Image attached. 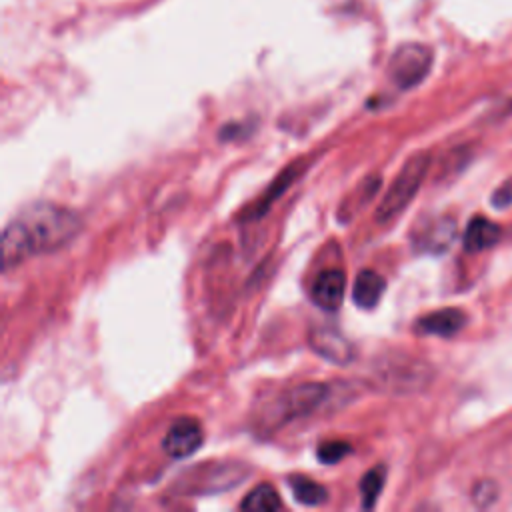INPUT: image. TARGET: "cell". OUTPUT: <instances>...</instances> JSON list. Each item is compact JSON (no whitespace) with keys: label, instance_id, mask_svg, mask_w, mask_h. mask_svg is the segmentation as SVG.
Masks as SVG:
<instances>
[{"label":"cell","instance_id":"6da1fadb","mask_svg":"<svg viewBox=\"0 0 512 512\" xmlns=\"http://www.w3.org/2000/svg\"><path fill=\"white\" fill-rule=\"evenodd\" d=\"M80 232V218L54 202H30L4 226L2 270L8 272L28 256L64 248Z\"/></svg>","mask_w":512,"mask_h":512},{"label":"cell","instance_id":"7a4b0ae2","mask_svg":"<svg viewBox=\"0 0 512 512\" xmlns=\"http://www.w3.org/2000/svg\"><path fill=\"white\" fill-rule=\"evenodd\" d=\"M428 166H430L428 152H416L404 162L402 170L398 172V176L394 178V182L390 184L382 202L376 208L374 218L378 224H386L392 218H396L400 212H404V208L416 196V192L428 172Z\"/></svg>","mask_w":512,"mask_h":512},{"label":"cell","instance_id":"3957f363","mask_svg":"<svg viewBox=\"0 0 512 512\" xmlns=\"http://www.w3.org/2000/svg\"><path fill=\"white\" fill-rule=\"evenodd\" d=\"M430 68L432 50L420 42H406L394 50L388 62V76L398 88L410 90L428 76Z\"/></svg>","mask_w":512,"mask_h":512},{"label":"cell","instance_id":"277c9868","mask_svg":"<svg viewBox=\"0 0 512 512\" xmlns=\"http://www.w3.org/2000/svg\"><path fill=\"white\" fill-rule=\"evenodd\" d=\"M328 394H330V388L326 384H318V382L300 384L296 388H290L280 398H276L274 408H270L268 422L272 426H280L294 418H302V416L314 412L316 408H320V404L326 402Z\"/></svg>","mask_w":512,"mask_h":512},{"label":"cell","instance_id":"5b68a950","mask_svg":"<svg viewBox=\"0 0 512 512\" xmlns=\"http://www.w3.org/2000/svg\"><path fill=\"white\" fill-rule=\"evenodd\" d=\"M204 442V430L194 418H178L162 438V448L172 458H186Z\"/></svg>","mask_w":512,"mask_h":512},{"label":"cell","instance_id":"8992f818","mask_svg":"<svg viewBox=\"0 0 512 512\" xmlns=\"http://www.w3.org/2000/svg\"><path fill=\"white\" fill-rule=\"evenodd\" d=\"M456 238V222L450 216H438L426 222L414 238V244L422 252L440 254L450 248Z\"/></svg>","mask_w":512,"mask_h":512},{"label":"cell","instance_id":"52a82bcc","mask_svg":"<svg viewBox=\"0 0 512 512\" xmlns=\"http://www.w3.org/2000/svg\"><path fill=\"white\" fill-rule=\"evenodd\" d=\"M346 292V276L338 268L322 270L312 284V300L324 310H338Z\"/></svg>","mask_w":512,"mask_h":512},{"label":"cell","instance_id":"ba28073f","mask_svg":"<svg viewBox=\"0 0 512 512\" xmlns=\"http://www.w3.org/2000/svg\"><path fill=\"white\" fill-rule=\"evenodd\" d=\"M310 346L334 364H348L354 358V346L332 328H316L310 334Z\"/></svg>","mask_w":512,"mask_h":512},{"label":"cell","instance_id":"9c48e42d","mask_svg":"<svg viewBox=\"0 0 512 512\" xmlns=\"http://www.w3.org/2000/svg\"><path fill=\"white\" fill-rule=\"evenodd\" d=\"M466 324V314L460 308H442L430 314H424L416 322V332L450 338L458 334Z\"/></svg>","mask_w":512,"mask_h":512},{"label":"cell","instance_id":"30bf717a","mask_svg":"<svg viewBox=\"0 0 512 512\" xmlns=\"http://www.w3.org/2000/svg\"><path fill=\"white\" fill-rule=\"evenodd\" d=\"M384 292V278L376 270H360L354 280L352 298L358 308L370 310L380 302V296Z\"/></svg>","mask_w":512,"mask_h":512},{"label":"cell","instance_id":"8fae6325","mask_svg":"<svg viewBox=\"0 0 512 512\" xmlns=\"http://www.w3.org/2000/svg\"><path fill=\"white\" fill-rule=\"evenodd\" d=\"M500 238V228L492 220L484 216H474L468 222V228L464 232V250L466 252H482L490 246H494Z\"/></svg>","mask_w":512,"mask_h":512},{"label":"cell","instance_id":"7c38bea8","mask_svg":"<svg viewBox=\"0 0 512 512\" xmlns=\"http://www.w3.org/2000/svg\"><path fill=\"white\" fill-rule=\"evenodd\" d=\"M290 482V488H292V494L294 498L300 502V504H306V506H318L326 500L328 492L322 484L314 482L312 478L308 476H290L288 478Z\"/></svg>","mask_w":512,"mask_h":512},{"label":"cell","instance_id":"4fadbf2b","mask_svg":"<svg viewBox=\"0 0 512 512\" xmlns=\"http://www.w3.org/2000/svg\"><path fill=\"white\" fill-rule=\"evenodd\" d=\"M240 506L242 510H278L282 502L276 488L270 484H260L242 500Z\"/></svg>","mask_w":512,"mask_h":512},{"label":"cell","instance_id":"5bb4252c","mask_svg":"<svg viewBox=\"0 0 512 512\" xmlns=\"http://www.w3.org/2000/svg\"><path fill=\"white\" fill-rule=\"evenodd\" d=\"M386 478V468L384 466H374L362 476L360 482V494H362V508H372L376 504V498L384 486Z\"/></svg>","mask_w":512,"mask_h":512},{"label":"cell","instance_id":"9a60e30c","mask_svg":"<svg viewBox=\"0 0 512 512\" xmlns=\"http://www.w3.org/2000/svg\"><path fill=\"white\" fill-rule=\"evenodd\" d=\"M352 452V446L344 440H326L318 446V460L324 464H336Z\"/></svg>","mask_w":512,"mask_h":512},{"label":"cell","instance_id":"2e32d148","mask_svg":"<svg viewBox=\"0 0 512 512\" xmlns=\"http://www.w3.org/2000/svg\"><path fill=\"white\" fill-rule=\"evenodd\" d=\"M472 498L478 506H488L496 500V484L490 480H482L474 486L472 490Z\"/></svg>","mask_w":512,"mask_h":512},{"label":"cell","instance_id":"e0dca14e","mask_svg":"<svg viewBox=\"0 0 512 512\" xmlns=\"http://www.w3.org/2000/svg\"><path fill=\"white\" fill-rule=\"evenodd\" d=\"M492 204L496 208H506L512 204V178L496 188V192L492 194Z\"/></svg>","mask_w":512,"mask_h":512}]
</instances>
